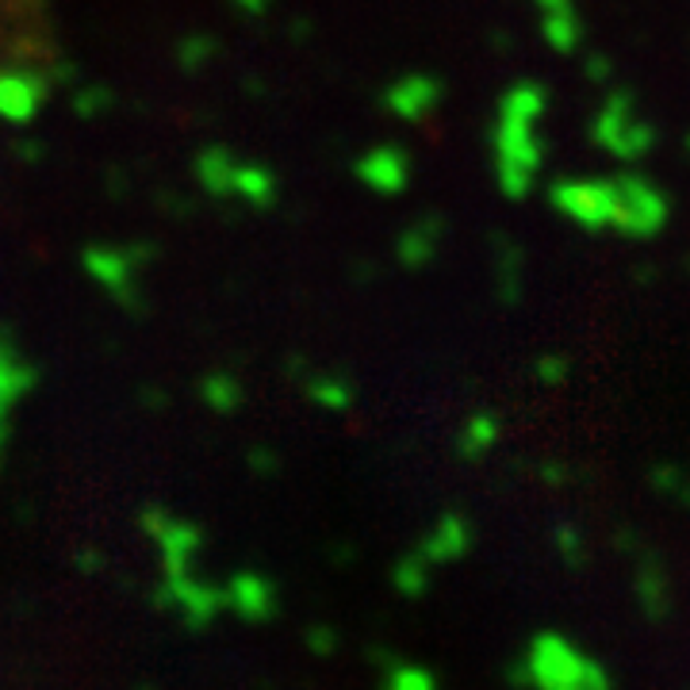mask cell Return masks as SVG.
<instances>
[{"label":"cell","mask_w":690,"mask_h":690,"mask_svg":"<svg viewBox=\"0 0 690 690\" xmlns=\"http://www.w3.org/2000/svg\"><path fill=\"white\" fill-rule=\"evenodd\" d=\"M518 679L534 690H614L610 671L564 634H537L526 648Z\"/></svg>","instance_id":"1"},{"label":"cell","mask_w":690,"mask_h":690,"mask_svg":"<svg viewBox=\"0 0 690 690\" xmlns=\"http://www.w3.org/2000/svg\"><path fill=\"white\" fill-rule=\"evenodd\" d=\"M230 603H235L238 618L246 621H269L277 614V595H272V584L261 576H238L235 591H230Z\"/></svg>","instance_id":"2"},{"label":"cell","mask_w":690,"mask_h":690,"mask_svg":"<svg viewBox=\"0 0 690 690\" xmlns=\"http://www.w3.org/2000/svg\"><path fill=\"white\" fill-rule=\"evenodd\" d=\"M472 545V526L464 518H445L442 526L434 529V537L422 548V556H426L430 564H445V560H456V556H464Z\"/></svg>","instance_id":"3"},{"label":"cell","mask_w":690,"mask_h":690,"mask_svg":"<svg viewBox=\"0 0 690 690\" xmlns=\"http://www.w3.org/2000/svg\"><path fill=\"white\" fill-rule=\"evenodd\" d=\"M384 690H437V676L419 663H395L384 676Z\"/></svg>","instance_id":"4"},{"label":"cell","mask_w":690,"mask_h":690,"mask_svg":"<svg viewBox=\"0 0 690 690\" xmlns=\"http://www.w3.org/2000/svg\"><path fill=\"white\" fill-rule=\"evenodd\" d=\"M426 584H430V560L422 553L419 556H406V560L395 568V587L403 595H411V598L422 595V591H426Z\"/></svg>","instance_id":"5"},{"label":"cell","mask_w":690,"mask_h":690,"mask_svg":"<svg viewBox=\"0 0 690 690\" xmlns=\"http://www.w3.org/2000/svg\"><path fill=\"white\" fill-rule=\"evenodd\" d=\"M641 606H645V614L648 618H656L660 621L663 618V610H668V587H663V571H652V576H641Z\"/></svg>","instance_id":"6"},{"label":"cell","mask_w":690,"mask_h":690,"mask_svg":"<svg viewBox=\"0 0 690 690\" xmlns=\"http://www.w3.org/2000/svg\"><path fill=\"white\" fill-rule=\"evenodd\" d=\"M307 648H311L315 656H330L338 648V634L334 629H327V626L307 629Z\"/></svg>","instance_id":"7"},{"label":"cell","mask_w":690,"mask_h":690,"mask_svg":"<svg viewBox=\"0 0 690 690\" xmlns=\"http://www.w3.org/2000/svg\"><path fill=\"white\" fill-rule=\"evenodd\" d=\"M138 690H154V687H138Z\"/></svg>","instance_id":"8"}]
</instances>
